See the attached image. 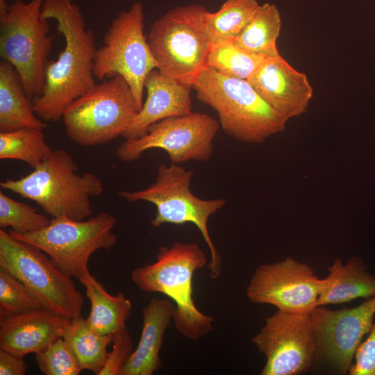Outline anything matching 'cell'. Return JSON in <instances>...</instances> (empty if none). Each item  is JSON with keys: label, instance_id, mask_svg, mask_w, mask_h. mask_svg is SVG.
Masks as SVG:
<instances>
[{"label": "cell", "instance_id": "6da1fadb", "mask_svg": "<svg viewBox=\"0 0 375 375\" xmlns=\"http://www.w3.org/2000/svg\"><path fill=\"white\" fill-rule=\"evenodd\" d=\"M42 14L56 22L65 45L57 59L47 63L44 90L34 99L33 110L45 122H56L73 101L96 85L97 47L93 31L86 28L79 7L72 0H44Z\"/></svg>", "mask_w": 375, "mask_h": 375}, {"label": "cell", "instance_id": "7a4b0ae2", "mask_svg": "<svg viewBox=\"0 0 375 375\" xmlns=\"http://www.w3.org/2000/svg\"><path fill=\"white\" fill-rule=\"evenodd\" d=\"M207 262L206 253L197 244L176 242L171 247L160 246L153 263L137 267L131 274L140 290L160 292L173 300L176 328L194 341L213 329L215 319L202 313L193 299L194 274Z\"/></svg>", "mask_w": 375, "mask_h": 375}, {"label": "cell", "instance_id": "3957f363", "mask_svg": "<svg viewBox=\"0 0 375 375\" xmlns=\"http://www.w3.org/2000/svg\"><path fill=\"white\" fill-rule=\"evenodd\" d=\"M192 88L198 100L217 112L224 132L236 140L260 144L285 128L287 122L247 80L226 76L205 66Z\"/></svg>", "mask_w": 375, "mask_h": 375}, {"label": "cell", "instance_id": "277c9868", "mask_svg": "<svg viewBox=\"0 0 375 375\" xmlns=\"http://www.w3.org/2000/svg\"><path fill=\"white\" fill-rule=\"evenodd\" d=\"M78 167L64 149L51 153L29 174L0 183L7 190L32 200L53 217L84 220L92 212L90 198L101 195L103 183L95 174H77Z\"/></svg>", "mask_w": 375, "mask_h": 375}, {"label": "cell", "instance_id": "5b68a950", "mask_svg": "<svg viewBox=\"0 0 375 375\" xmlns=\"http://www.w3.org/2000/svg\"><path fill=\"white\" fill-rule=\"evenodd\" d=\"M194 172L178 164L160 165L156 181L144 189L119 191L118 194L128 202L144 201L154 204L156 212L151 219L153 228L165 224H194L200 231L210 252L208 264L210 276L218 278L222 270V258L212 241L208 228L210 217L226 205L224 199H202L190 190Z\"/></svg>", "mask_w": 375, "mask_h": 375}, {"label": "cell", "instance_id": "8992f818", "mask_svg": "<svg viewBox=\"0 0 375 375\" xmlns=\"http://www.w3.org/2000/svg\"><path fill=\"white\" fill-rule=\"evenodd\" d=\"M44 0H17L0 10V56L16 69L30 99L44 90L55 35L42 16Z\"/></svg>", "mask_w": 375, "mask_h": 375}, {"label": "cell", "instance_id": "52a82bcc", "mask_svg": "<svg viewBox=\"0 0 375 375\" xmlns=\"http://www.w3.org/2000/svg\"><path fill=\"white\" fill-rule=\"evenodd\" d=\"M138 111L129 85L117 75L96 84L73 101L62 119L69 139L90 147L122 136Z\"/></svg>", "mask_w": 375, "mask_h": 375}, {"label": "cell", "instance_id": "ba28073f", "mask_svg": "<svg viewBox=\"0 0 375 375\" xmlns=\"http://www.w3.org/2000/svg\"><path fill=\"white\" fill-rule=\"evenodd\" d=\"M207 12L197 3L178 6L152 24L147 41L159 71L192 84L206 66L210 46L204 21Z\"/></svg>", "mask_w": 375, "mask_h": 375}, {"label": "cell", "instance_id": "9c48e42d", "mask_svg": "<svg viewBox=\"0 0 375 375\" xmlns=\"http://www.w3.org/2000/svg\"><path fill=\"white\" fill-rule=\"evenodd\" d=\"M116 223L113 215L101 212L81 221L53 217L47 226L35 232L19 234L10 229L8 232L42 250L63 273L79 281L91 274L88 260L94 251L116 245L117 237L112 232Z\"/></svg>", "mask_w": 375, "mask_h": 375}, {"label": "cell", "instance_id": "30bf717a", "mask_svg": "<svg viewBox=\"0 0 375 375\" xmlns=\"http://www.w3.org/2000/svg\"><path fill=\"white\" fill-rule=\"evenodd\" d=\"M0 268L19 280L43 308L68 319L81 315L84 297L72 278L42 250L1 228Z\"/></svg>", "mask_w": 375, "mask_h": 375}, {"label": "cell", "instance_id": "8fae6325", "mask_svg": "<svg viewBox=\"0 0 375 375\" xmlns=\"http://www.w3.org/2000/svg\"><path fill=\"white\" fill-rule=\"evenodd\" d=\"M143 5L135 2L114 18L97 48L94 75L99 80L122 76L129 85L140 110L143 105L144 83L158 64L144 33Z\"/></svg>", "mask_w": 375, "mask_h": 375}, {"label": "cell", "instance_id": "7c38bea8", "mask_svg": "<svg viewBox=\"0 0 375 375\" xmlns=\"http://www.w3.org/2000/svg\"><path fill=\"white\" fill-rule=\"evenodd\" d=\"M219 124L206 113L165 118L153 124L142 137L126 139L116 150L117 158L130 162L140 159L147 150L166 151L174 164L190 160L206 162L213 153V140Z\"/></svg>", "mask_w": 375, "mask_h": 375}, {"label": "cell", "instance_id": "4fadbf2b", "mask_svg": "<svg viewBox=\"0 0 375 375\" xmlns=\"http://www.w3.org/2000/svg\"><path fill=\"white\" fill-rule=\"evenodd\" d=\"M252 342L266 357L262 375H299L315 360L316 342L310 313L278 310L266 318Z\"/></svg>", "mask_w": 375, "mask_h": 375}, {"label": "cell", "instance_id": "5bb4252c", "mask_svg": "<svg viewBox=\"0 0 375 375\" xmlns=\"http://www.w3.org/2000/svg\"><path fill=\"white\" fill-rule=\"evenodd\" d=\"M375 316V296L358 306L340 310L317 306L310 312L316 342V358L340 374H349L355 354Z\"/></svg>", "mask_w": 375, "mask_h": 375}, {"label": "cell", "instance_id": "9a60e30c", "mask_svg": "<svg viewBox=\"0 0 375 375\" xmlns=\"http://www.w3.org/2000/svg\"><path fill=\"white\" fill-rule=\"evenodd\" d=\"M319 278L308 265L292 257L258 266L247 286L255 303L274 306L293 313H310L315 307Z\"/></svg>", "mask_w": 375, "mask_h": 375}, {"label": "cell", "instance_id": "2e32d148", "mask_svg": "<svg viewBox=\"0 0 375 375\" xmlns=\"http://www.w3.org/2000/svg\"><path fill=\"white\" fill-rule=\"evenodd\" d=\"M247 81L286 122L306 112L313 95L306 75L281 56L266 58Z\"/></svg>", "mask_w": 375, "mask_h": 375}, {"label": "cell", "instance_id": "e0dca14e", "mask_svg": "<svg viewBox=\"0 0 375 375\" xmlns=\"http://www.w3.org/2000/svg\"><path fill=\"white\" fill-rule=\"evenodd\" d=\"M71 319L43 307L0 317V349L24 358L62 338Z\"/></svg>", "mask_w": 375, "mask_h": 375}, {"label": "cell", "instance_id": "ac0fdd59", "mask_svg": "<svg viewBox=\"0 0 375 375\" xmlns=\"http://www.w3.org/2000/svg\"><path fill=\"white\" fill-rule=\"evenodd\" d=\"M144 89L147 90L145 101L122 135L125 139L143 136L151 124L165 118L192 112V84L190 83L155 69L146 78Z\"/></svg>", "mask_w": 375, "mask_h": 375}, {"label": "cell", "instance_id": "d6986e66", "mask_svg": "<svg viewBox=\"0 0 375 375\" xmlns=\"http://www.w3.org/2000/svg\"><path fill=\"white\" fill-rule=\"evenodd\" d=\"M175 306L166 299L153 298L143 308L142 331L138 345L118 375H151L162 366L160 351Z\"/></svg>", "mask_w": 375, "mask_h": 375}, {"label": "cell", "instance_id": "ffe728a7", "mask_svg": "<svg viewBox=\"0 0 375 375\" xmlns=\"http://www.w3.org/2000/svg\"><path fill=\"white\" fill-rule=\"evenodd\" d=\"M328 271V276L319 281L316 307L375 296V276L369 272L360 257L353 256L345 264L337 258Z\"/></svg>", "mask_w": 375, "mask_h": 375}, {"label": "cell", "instance_id": "44dd1931", "mask_svg": "<svg viewBox=\"0 0 375 375\" xmlns=\"http://www.w3.org/2000/svg\"><path fill=\"white\" fill-rule=\"evenodd\" d=\"M18 73L9 62H0V131L22 128L44 129L47 122L33 110Z\"/></svg>", "mask_w": 375, "mask_h": 375}, {"label": "cell", "instance_id": "7402d4cb", "mask_svg": "<svg viewBox=\"0 0 375 375\" xmlns=\"http://www.w3.org/2000/svg\"><path fill=\"white\" fill-rule=\"evenodd\" d=\"M79 281L85 286L91 303L90 314L85 318L88 324L106 335L125 328L132 310L131 301L122 292L116 295L109 294L92 274Z\"/></svg>", "mask_w": 375, "mask_h": 375}, {"label": "cell", "instance_id": "603a6c76", "mask_svg": "<svg viewBox=\"0 0 375 375\" xmlns=\"http://www.w3.org/2000/svg\"><path fill=\"white\" fill-rule=\"evenodd\" d=\"M281 18L276 5L270 3L259 7L232 42L242 50L265 58L281 56L276 45L281 28Z\"/></svg>", "mask_w": 375, "mask_h": 375}, {"label": "cell", "instance_id": "cb8c5ba5", "mask_svg": "<svg viewBox=\"0 0 375 375\" xmlns=\"http://www.w3.org/2000/svg\"><path fill=\"white\" fill-rule=\"evenodd\" d=\"M62 338L72 350L82 370H90L99 375L106 362L107 347L112 342L113 335L97 332L80 315L70 319Z\"/></svg>", "mask_w": 375, "mask_h": 375}, {"label": "cell", "instance_id": "d4e9b609", "mask_svg": "<svg viewBox=\"0 0 375 375\" xmlns=\"http://www.w3.org/2000/svg\"><path fill=\"white\" fill-rule=\"evenodd\" d=\"M259 6L257 0H226L218 10H208L204 21L210 43L233 40Z\"/></svg>", "mask_w": 375, "mask_h": 375}, {"label": "cell", "instance_id": "484cf974", "mask_svg": "<svg viewBox=\"0 0 375 375\" xmlns=\"http://www.w3.org/2000/svg\"><path fill=\"white\" fill-rule=\"evenodd\" d=\"M53 151L46 142L43 129L22 128L0 133V159L17 160L33 169L40 165Z\"/></svg>", "mask_w": 375, "mask_h": 375}, {"label": "cell", "instance_id": "4316f807", "mask_svg": "<svg viewBox=\"0 0 375 375\" xmlns=\"http://www.w3.org/2000/svg\"><path fill=\"white\" fill-rule=\"evenodd\" d=\"M265 58L249 53L232 41L210 43L206 66L231 78L247 80Z\"/></svg>", "mask_w": 375, "mask_h": 375}, {"label": "cell", "instance_id": "83f0119b", "mask_svg": "<svg viewBox=\"0 0 375 375\" xmlns=\"http://www.w3.org/2000/svg\"><path fill=\"white\" fill-rule=\"evenodd\" d=\"M51 222L45 215L25 203L17 201L0 192V228L8 227L15 233L24 234L35 232Z\"/></svg>", "mask_w": 375, "mask_h": 375}, {"label": "cell", "instance_id": "f1b7e54d", "mask_svg": "<svg viewBox=\"0 0 375 375\" xmlns=\"http://www.w3.org/2000/svg\"><path fill=\"white\" fill-rule=\"evenodd\" d=\"M42 307L39 299L19 280L0 268V317Z\"/></svg>", "mask_w": 375, "mask_h": 375}, {"label": "cell", "instance_id": "f546056e", "mask_svg": "<svg viewBox=\"0 0 375 375\" xmlns=\"http://www.w3.org/2000/svg\"><path fill=\"white\" fill-rule=\"evenodd\" d=\"M40 371L45 375H78L82 369L72 350L62 338L35 353Z\"/></svg>", "mask_w": 375, "mask_h": 375}, {"label": "cell", "instance_id": "4dcf8cb0", "mask_svg": "<svg viewBox=\"0 0 375 375\" xmlns=\"http://www.w3.org/2000/svg\"><path fill=\"white\" fill-rule=\"evenodd\" d=\"M112 349L99 375H118L133 352L131 335L126 328L113 334Z\"/></svg>", "mask_w": 375, "mask_h": 375}, {"label": "cell", "instance_id": "1f68e13d", "mask_svg": "<svg viewBox=\"0 0 375 375\" xmlns=\"http://www.w3.org/2000/svg\"><path fill=\"white\" fill-rule=\"evenodd\" d=\"M349 374L375 375V323L358 347Z\"/></svg>", "mask_w": 375, "mask_h": 375}, {"label": "cell", "instance_id": "d6a6232c", "mask_svg": "<svg viewBox=\"0 0 375 375\" xmlns=\"http://www.w3.org/2000/svg\"><path fill=\"white\" fill-rule=\"evenodd\" d=\"M26 369L24 358L0 349V375H24Z\"/></svg>", "mask_w": 375, "mask_h": 375}, {"label": "cell", "instance_id": "836d02e7", "mask_svg": "<svg viewBox=\"0 0 375 375\" xmlns=\"http://www.w3.org/2000/svg\"><path fill=\"white\" fill-rule=\"evenodd\" d=\"M132 1H135V0H132Z\"/></svg>", "mask_w": 375, "mask_h": 375}]
</instances>
